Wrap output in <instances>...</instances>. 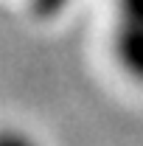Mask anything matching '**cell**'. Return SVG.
<instances>
[{
	"instance_id": "cell-1",
	"label": "cell",
	"mask_w": 143,
	"mask_h": 146,
	"mask_svg": "<svg viewBox=\"0 0 143 146\" xmlns=\"http://www.w3.org/2000/svg\"><path fill=\"white\" fill-rule=\"evenodd\" d=\"M115 59L121 62L132 79L143 82V23L135 20H118L115 34H112Z\"/></svg>"
},
{
	"instance_id": "cell-2",
	"label": "cell",
	"mask_w": 143,
	"mask_h": 146,
	"mask_svg": "<svg viewBox=\"0 0 143 146\" xmlns=\"http://www.w3.org/2000/svg\"><path fill=\"white\" fill-rule=\"evenodd\" d=\"M118 20L143 23V0H118Z\"/></svg>"
},
{
	"instance_id": "cell-3",
	"label": "cell",
	"mask_w": 143,
	"mask_h": 146,
	"mask_svg": "<svg viewBox=\"0 0 143 146\" xmlns=\"http://www.w3.org/2000/svg\"><path fill=\"white\" fill-rule=\"evenodd\" d=\"M31 3H34V11L39 17H54V14L68 9L70 0H31Z\"/></svg>"
},
{
	"instance_id": "cell-4",
	"label": "cell",
	"mask_w": 143,
	"mask_h": 146,
	"mask_svg": "<svg viewBox=\"0 0 143 146\" xmlns=\"http://www.w3.org/2000/svg\"><path fill=\"white\" fill-rule=\"evenodd\" d=\"M0 146H36V143L28 135H23V132L6 129V132H0Z\"/></svg>"
}]
</instances>
